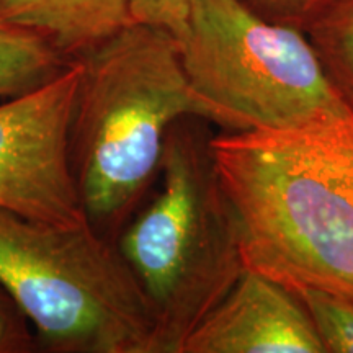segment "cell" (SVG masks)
<instances>
[{
	"label": "cell",
	"mask_w": 353,
	"mask_h": 353,
	"mask_svg": "<svg viewBox=\"0 0 353 353\" xmlns=\"http://www.w3.org/2000/svg\"><path fill=\"white\" fill-rule=\"evenodd\" d=\"M245 268L353 299V125L211 136Z\"/></svg>",
	"instance_id": "obj_1"
},
{
	"label": "cell",
	"mask_w": 353,
	"mask_h": 353,
	"mask_svg": "<svg viewBox=\"0 0 353 353\" xmlns=\"http://www.w3.org/2000/svg\"><path fill=\"white\" fill-rule=\"evenodd\" d=\"M76 59L74 175L88 224L117 241L159 175L172 125L206 114L165 30L130 23Z\"/></svg>",
	"instance_id": "obj_2"
},
{
	"label": "cell",
	"mask_w": 353,
	"mask_h": 353,
	"mask_svg": "<svg viewBox=\"0 0 353 353\" xmlns=\"http://www.w3.org/2000/svg\"><path fill=\"white\" fill-rule=\"evenodd\" d=\"M208 125L198 117L172 125L159 169L161 188L118 234V249L156 319L159 353L182 352L245 270Z\"/></svg>",
	"instance_id": "obj_3"
},
{
	"label": "cell",
	"mask_w": 353,
	"mask_h": 353,
	"mask_svg": "<svg viewBox=\"0 0 353 353\" xmlns=\"http://www.w3.org/2000/svg\"><path fill=\"white\" fill-rule=\"evenodd\" d=\"M0 288L61 353H159L151 306L117 241L0 210Z\"/></svg>",
	"instance_id": "obj_4"
},
{
	"label": "cell",
	"mask_w": 353,
	"mask_h": 353,
	"mask_svg": "<svg viewBox=\"0 0 353 353\" xmlns=\"http://www.w3.org/2000/svg\"><path fill=\"white\" fill-rule=\"evenodd\" d=\"M176 41L210 123L228 131L353 125L306 32L242 0H193Z\"/></svg>",
	"instance_id": "obj_5"
},
{
	"label": "cell",
	"mask_w": 353,
	"mask_h": 353,
	"mask_svg": "<svg viewBox=\"0 0 353 353\" xmlns=\"http://www.w3.org/2000/svg\"><path fill=\"white\" fill-rule=\"evenodd\" d=\"M79 82L74 59L51 82L0 103V210L63 226L88 223L70 157Z\"/></svg>",
	"instance_id": "obj_6"
},
{
	"label": "cell",
	"mask_w": 353,
	"mask_h": 353,
	"mask_svg": "<svg viewBox=\"0 0 353 353\" xmlns=\"http://www.w3.org/2000/svg\"><path fill=\"white\" fill-rule=\"evenodd\" d=\"M180 353H325L293 291L245 268L188 335Z\"/></svg>",
	"instance_id": "obj_7"
},
{
	"label": "cell",
	"mask_w": 353,
	"mask_h": 353,
	"mask_svg": "<svg viewBox=\"0 0 353 353\" xmlns=\"http://www.w3.org/2000/svg\"><path fill=\"white\" fill-rule=\"evenodd\" d=\"M0 17L44 34L70 59L132 23L130 0H0Z\"/></svg>",
	"instance_id": "obj_8"
},
{
	"label": "cell",
	"mask_w": 353,
	"mask_h": 353,
	"mask_svg": "<svg viewBox=\"0 0 353 353\" xmlns=\"http://www.w3.org/2000/svg\"><path fill=\"white\" fill-rule=\"evenodd\" d=\"M72 61L44 34L0 17V100L51 82Z\"/></svg>",
	"instance_id": "obj_9"
},
{
	"label": "cell",
	"mask_w": 353,
	"mask_h": 353,
	"mask_svg": "<svg viewBox=\"0 0 353 353\" xmlns=\"http://www.w3.org/2000/svg\"><path fill=\"white\" fill-rule=\"evenodd\" d=\"M335 90L353 113V0H332L306 28Z\"/></svg>",
	"instance_id": "obj_10"
},
{
	"label": "cell",
	"mask_w": 353,
	"mask_h": 353,
	"mask_svg": "<svg viewBox=\"0 0 353 353\" xmlns=\"http://www.w3.org/2000/svg\"><path fill=\"white\" fill-rule=\"evenodd\" d=\"M294 294L311 317L324 350L353 353V299L319 288H299Z\"/></svg>",
	"instance_id": "obj_11"
},
{
	"label": "cell",
	"mask_w": 353,
	"mask_h": 353,
	"mask_svg": "<svg viewBox=\"0 0 353 353\" xmlns=\"http://www.w3.org/2000/svg\"><path fill=\"white\" fill-rule=\"evenodd\" d=\"M193 0H130L132 23L162 28L179 38L187 26Z\"/></svg>",
	"instance_id": "obj_12"
},
{
	"label": "cell",
	"mask_w": 353,
	"mask_h": 353,
	"mask_svg": "<svg viewBox=\"0 0 353 353\" xmlns=\"http://www.w3.org/2000/svg\"><path fill=\"white\" fill-rule=\"evenodd\" d=\"M242 2L263 19L306 32L309 23L332 0H242Z\"/></svg>",
	"instance_id": "obj_13"
},
{
	"label": "cell",
	"mask_w": 353,
	"mask_h": 353,
	"mask_svg": "<svg viewBox=\"0 0 353 353\" xmlns=\"http://www.w3.org/2000/svg\"><path fill=\"white\" fill-rule=\"evenodd\" d=\"M0 288V293H2ZM20 309L13 304L8 294H0V353L25 352L32 347V335L25 322L20 321Z\"/></svg>",
	"instance_id": "obj_14"
}]
</instances>
